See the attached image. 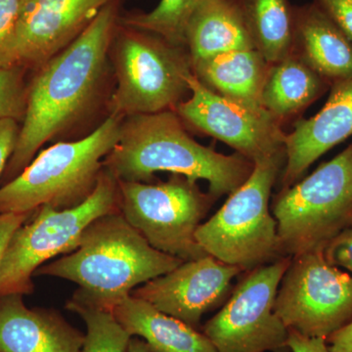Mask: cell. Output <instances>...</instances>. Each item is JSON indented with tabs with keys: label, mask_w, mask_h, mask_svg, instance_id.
Instances as JSON below:
<instances>
[{
	"label": "cell",
	"mask_w": 352,
	"mask_h": 352,
	"mask_svg": "<svg viewBox=\"0 0 352 352\" xmlns=\"http://www.w3.org/2000/svg\"><path fill=\"white\" fill-rule=\"evenodd\" d=\"M120 0L102 9L87 29L36 69L17 144L4 175L22 173L45 143L73 131L102 103L107 108L113 76L109 51L120 24Z\"/></svg>",
	"instance_id": "1"
},
{
	"label": "cell",
	"mask_w": 352,
	"mask_h": 352,
	"mask_svg": "<svg viewBox=\"0 0 352 352\" xmlns=\"http://www.w3.org/2000/svg\"><path fill=\"white\" fill-rule=\"evenodd\" d=\"M254 166L238 153L226 156L197 142L175 110L124 118L119 140L103 161L119 182L153 183L163 171L206 180L217 200L239 188Z\"/></svg>",
	"instance_id": "2"
},
{
	"label": "cell",
	"mask_w": 352,
	"mask_h": 352,
	"mask_svg": "<svg viewBox=\"0 0 352 352\" xmlns=\"http://www.w3.org/2000/svg\"><path fill=\"white\" fill-rule=\"evenodd\" d=\"M182 263L153 248L120 212H113L92 221L75 251L43 264L34 275L73 282L78 289L71 300L113 311L139 285Z\"/></svg>",
	"instance_id": "3"
},
{
	"label": "cell",
	"mask_w": 352,
	"mask_h": 352,
	"mask_svg": "<svg viewBox=\"0 0 352 352\" xmlns=\"http://www.w3.org/2000/svg\"><path fill=\"white\" fill-rule=\"evenodd\" d=\"M122 120L107 116L87 135L41 150L0 187V214H34L45 205L67 210L87 201L96 188L104 159L119 140Z\"/></svg>",
	"instance_id": "4"
},
{
	"label": "cell",
	"mask_w": 352,
	"mask_h": 352,
	"mask_svg": "<svg viewBox=\"0 0 352 352\" xmlns=\"http://www.w3.org/2000/svg\"><path fill=\"white\" fill-rule=\"evenodd\" d=\"M113 88L108 116L122 118L175 110L188 94L186 48L153 32L119 24L109 51Z\"/></svg>",
	"instance_id": "5"
},
{
	"label": "cell",
	"mask_w": 352,
	"mask_h": 352,
	"mask_svg": "<svg viewBox=\"0 0 352 352\" xmlns=\"http://www.w3.org/2000/svg\"><path fill=\"white\" fill-rule=\"evenodd\" d=\"M285 163L286 154L254 164L250 177L199 226L196 240L208 256L244 273L283 258L270 203Z\"/></svg>",
	"instance_id": "6"
},
{
	"label": "cell",
	"mask_w": 352,
	"mask_h": 352,
	"mask_svg": "<svg viewBox=\"0 0 352 352\" xmlns=\"http://www.w3.org/2000/svg\"><path fill=\"white\" fill-rule=\"evenodd\" d=\"M282 256L324 250L352 226V142L273 199Z\"/></svg>",
	"instance_id": "7"
},
{
	"label": "cell",
	"mask_w": 352,
	"mask_h": 352,
	"mask_svg": "<svg viewBox=\"0 0 352 352\" xmlns=\"http://www.w3.org/2000/svg\"><path fill=\"white\" fill-rule=\"evenodd\" d=\"M11 235L0 258V298L34 291L32 278L46 261L75 251L83 231L98 217L120 212L119 183L103 168L94 193L80 206L38 208Z\"/></svg>",
	"instance_id": "8"
},
{
	"label": "cell",
	"mask_w": 352,
	"mask_h": 352,
	"mask_svg": "<svg viewBox=\"0 0 352 352\" xmlns=\"http://www.w3.org/2000/svg\"><path fill=\"white\" fill-rule=\"evenodd\" d=\"M120 212L157 251L194 261L208 256L196 232L217 199L182 175L168 182H119Z\"/></svg>",
	"instance_id": "9"
},
{
	"label": "cell",
	"mask_w": 352,
	"mask_h": 352,
	"mask_svg": "<svg viewBox=\"0 0 352 352\" xmlns=\"http://www.w3.org/2000/svg\"><path fill=\"white\" fill-rule=\"evenodd\" d=\"M274 309L288 330L327 340L352 321V276L329 263L324 250L293 256Z\"/></svg>",
	"instance_id": "10"
},
{
	"label": "cell",
	"mask_w": 352,
	"mask_h": 352,
	"mask_svg": "<svg viewBox=\"0 0 352 352\" xmlns=\"http://www.w3.org/2000/svg\"><path fill=\"white\" fill-rule=\"evenodd\" d=\"M289 256L258 266L236 286L221 310L204 326L217 352H286L288 328L275 312Z\"/></svg>",
	"instance_id": "11"
},
{
	"label": "cell",
	"mask_w": 352,
	"mask_h": 352,
	"mask_svg": "<svg viewBox=\"0 0 352 352\" xmlns=\"http://www.w3.org/2000/svg\"><path fill=\"white\" fill-rule=\"evenodd\" d=\"M187 85L190 97L175 110L185 126L226 143L254 164L286 154L283 124L267 110L217 94L193 72Z\"/></svg>",
	"instance_id": "12"
},
{
	"label": "cell",
	"mask_w": 352,
	"mask_h": 352,
	"mask_svg": "<svg viewBox=\"0 0 352 352\" xmlns=\"http://www.w3.org/2000/svg\"><path fill=\"white\" fill-rule=\"evenodd\" d=\"M113 1L117 0H23L0 67L39 68L73 43Z\"/></svg>",
	"instance_id": "13"
},
{
	"label": "cell",
	"mask_w": 352,
	"mask_h": 352,
	"mask_svg": "<svg viewBox=\"0 0 352 352\" xmlns=\"http://www.w3.org/2000/svg\"><path fill=\"white\" fill-rule=\"evenodd\" d=\"M241 273L240 268L208 254L141 285L131 296L196 329L204 314L224 302Z\"/></svg>",
	"instance_id": "14"
},
{
	"label": "cell",
	"mask_w": 352,
	"mask_h": 352,
	"mask_svg": "<svg viewBox=\"0 0 352 352\" xmlns=\"http://www.w3.org/2000/svg\"><path fill=\"white\" fill-rule=\"evenodd\" d=\"M352 136V80L333 83L324 107L309 119L296 120L286 134V163L282 188L298 182L303 173L329 150Z\"/></svg>",
	"instance_id": "15"
},
{
	"label": "cell",
	"mask_w": 352,
	"mask_h": 352,
	"mask_svg": "<svg viewBox=\"0 0 352 352\" xmlns=\"http://www.w3.org/2000/svg\"><path fill=\"white\" fill-rule=\"evenodd\" d=\"M83 342L59 312L29 308L19 294L0 298V352H80Z\"/></svg>",
	"instance_id": "16"
},
{
	"label": "cell",
	"mask_w": 352,
	"mask_h": 352,
	"mask_svg": "<svg viewBox=\"0 0 352 352\" xmlns=\"http://www.w3.org/2000/svg\"><path fill=\"white\" fill-rule=\"evenodd\" d=\"M296 55L331 85L352 80V44L314 2L295 6Z\"/></svg>",
	"instance_id": "17"
},
{
	"label": "cell",
	"mask_w": 352,
	"mask_h": 352,
	"mask_svg": "<svg viewBox=\"0 0 352 352\" xmlns=\"http://www.w3.org/2000/svg\"><path fill=\"white\" fill-rule=\"evenodd\" d=\"M185 43L191 67L221 53L254 48L238 0H200L190 16Z\"/></svg>",
	"instance_id": "18"
},
{
	"label": "cell",
	"mask_w": 352,
	"mask_h": 352,
	"mask_svg": "<svg viewBox=\"0 0 352 352\" xmlns=\"http://www.w3.org/2000/svg\"><path fill=\"white\" fill-rule=\"evenodd\" d=\"M113 314L131 337L141 338L152 352H217L205 333L135 296L116 305Z\"/></svg>",
	"instance_id": "19"
},
{
	"label": "cell",
	"mask_w": 352,
	"mask_h": 352,
	"mask_svg": "<svg viewBox=\"0 0 352 352\" xmlns=\"http://www.w3.org/2000/svg\"><path fill=\"white\" fill-rule=\"evenodd\" d=\"M270 64L256 50L230 51L192 66L201 83L233 100L261 106L264 80Z\"/></svg>",
	"instance_id": "20"
},
{
	"label": "cell",
	"mask_w": 352,
	"mask_h": 352,
	"mask_svg": "<svg viewBox=\"0 0 352 352\" xmlns=\"http://www.w3.org/2000/svg\"><path fill=\"white\" fill-rule=\"evenodd\" d=\"M330 85L300 58L291 54L270 64L261 91V107L282 124L303 112L325 94Z\"/></svg>",
	"instance_id": "21"
},
{
	"label": "cell",
	"mask_w": 352,
	"mask_h": 352,
	"mask_svg": "<svg viewBox=\"0 0 352 352\" xmlns=\"http://www.w3.org/2000/svg\"><path fill=\"white\" fill-rule=\"evenodd\" d=\"M254 43L270 64L292 54L295 34V6L289 0H238Z\"/></svg>",
	"instance_id": "22"
},
{
	"label": "cell",
	"mask_w": 352,
	"mask_h": 352,
	"mask_svg": "<svg viewBox=\"0 0 352 352\" xmlns=\"http://www.w3.org/2000/svg\"><path fill=\"white\" fill-rule=\"evenodd\" d=\"M200 0H161L150 12L120 15V23L153 32L168 43L186 48L185 32L190 16Z\"/></svg>",
	"instance_id": "23"
},
{
	"label": "cell",
	"mask_w": 352,
	"mask_h": 352,
	"mask_svg": "<svg viewBox=\"0 0 352 352\" xmlns=\"http://www.w3.org/2000/svg\"><path fill=\"white\" fill-rule=\"evenodd\" d=\"M66 307L80 315L87 325L80 352L127 351L132 337L118 322L113 311L71 300Z\"/></svg>",
	"instance_id": "24"
},
{
	"label": "cell",
	"mask_w": 352,
	"mask_h": 352,
	"mask_svg": "<svg viewBox=\"0 0 352 352\" xmlns=\"http://www.w3.org/2000/svg\"><path fill=\"white\" fill-rule=\"evenodd\" d=\"M24 72V69L17 67H0V120L22 122L28 96Z\"/></svg>",
	"instance_id": "25"
},
{
	"label": "cell",
	"mask_w": 352,
	"mask_h": 352,
	"mask_svg": "<svg viewBox=\"0 0 352 352\" xmlns=\"http://www.w3.org/2000/svg\"><path fill=\"white\" fill-rule=\"evenodd\" d=\"M352 44V0H314Z\"/></svg>",
	"instance_id": "26"
},
{
	"label": "cell",
	"mask_w": 352,
	"mask_h": 352,
	"mask_svg": "<svg viewBox=\"0 0 352 352\" xmlns=\"http://www.w3.org/2000/svg\"><path fill=\"white\" fill-rule=\"evenodd\" d=\"M324 254L333 265L342 266L352 273V226L328 243Z\"/></svg>",
	"instance_id": "27"
},
{
	"label": "cell",
	"mask_w": 352,
	"mask_h": 352,
	"mask_svg": "<svg viewBox=\"0 0 352 352\" xmlns=\"http://www.w3.org/2000/svg\"><path fill=\"white\" fill-rule=\"evenodd\" d=\"M23 0H0V56L12 36Z\"/></svg>",
	"instance_id": "28"
},
{
	"label": "cell",
	"mask_w": 352,
	"mask_h": 352,
	"mask_svg": "<svg viewBox=\"0 0 352 352\" xmlns=\"http://www.w3.org/2000/svg\"><path fill=\"white\" fill-rule=\"evenodd\" d=\"M20 127L18 120H0V176L3 175L17 144Z\"/></svg>",
	"instance_id": "29"
},
{
	"label": "cell",
	"mask_w": 352,
	"mask_h": 352,
	"mask_svg": "<svg viewBox=\"0 0 352 352\" xmlns=\"http://www.w3.org/2000/svg\"><path fill=\"white\" fill-rule=\"evenodd\" d=\"M287 346L292 352H330L325 339L305 337L294 330H289Z\"/></svg>",
	"instance_id": "30"
},
{
	"label": "cell",
	"mask_w": 352,
	"mask_h": 352,
	"mask_svg": "<svg viewBox=\"0 0 352 352\" xmlns=\"http://www.w3.org/2000/svg\"><path fill=\"white\" fill-rule=\"evenodd\" d=\"M32 214H0V258L2 252L6 249L7 243L10 239L11 235L15 232L16 229L19 228Z\"/></svg>",
	"instance_id": "31"
},
{
	"label": "cell",
	"mask_w": 352,
	"mask_h": 352,
	"mask_svg": "<svg viewBox=\"0 0 352 352\" xmlns=\"http://www.w3.org/2000/svg\"><path fill=\"white\" fill-rule=\"evenodd\" d=\"M330 352H352V321L326 340Z\"/></svg>",
	"instance_id": "32"
},
{
	"label": "cell",
	"mask_w": 352,
	"mask_h": 352,
	"mask_svg": "<svg viewBox=\"0 0 352 352\" xmlns=\"http://www.w3.org/2000/svg\"><path fill=\"white\" fill-rule=\"evenodd\" d=\"M126 352H152L149 347L145 344L144 340L139 339V338H131L129 342V347Z\"/></svg>",
	"instance_id": "33"
}]
</instances>
